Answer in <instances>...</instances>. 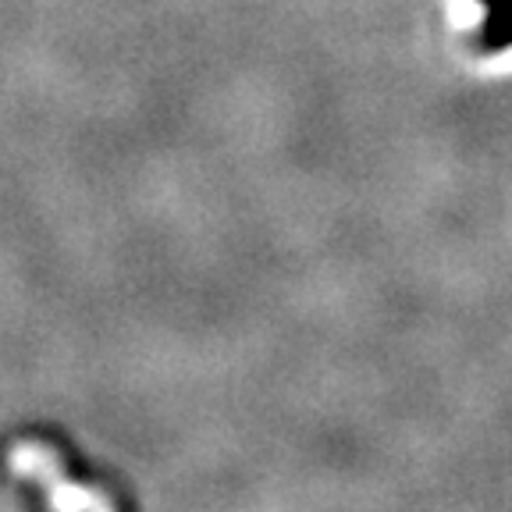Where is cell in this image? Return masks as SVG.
Masks as SVG:
<instances>
[{"instance_id": "6da1fadb", "label": "cell", "mask_w": 512, "mask_h": 512, "mask_svg": "<svg viewBox=\"0 0 512 512\" xmlns=\"http://www.w3.org/2000/svg\"><path fill=\"white\" fill-rule=\"evenodd\" d=\"M484 4V22L477 32V47L484 54H502L512 50V0H477Z\"/></svg>"}]
</instances>
